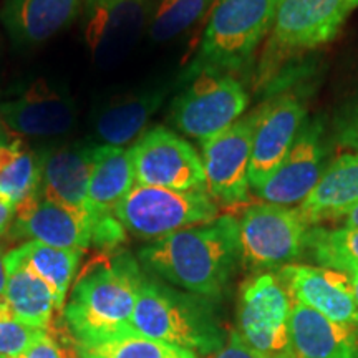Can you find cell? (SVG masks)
Wrapping results in <instances>:
<instances>
[{
	"label": "cell",
	"instance_id": "cell-1",
	"mask_svg": "<svg viewBox=\"0 0 358 358\" xmlns=\"http://www.w3.org/2000/svg\"><path fill=\"white\" fill-rule=\"evenodd\" d=\"M138 257L151 274L185 292L217 297L241 257L239 221L232 216H217L211 222L148 244Z\"/></svg>",
	"mask_w": 358,
	"mask_h": 358
},
{
	"label": "cell",
	"instance_id": "cell-2",
	"mask_svg": "<svg viewBox=\"0 0 358 358\" xmlns=\"http://www.w3.org/2000/svg\"><path fill=\"white\" fill-rule=\"evenodd\" d=\"M143 272L128 254L85 274L65 307V320L77 345L131 332Z\"/></svg>",
	"mask_w": 358,
	"mask_h": 358
},
{
	"label": "cell",
	"instance_id": "cell-3",
	"mask_svg": "<svg viewBox=\"0 0 358 358\" xmlns=\"http://www.w3.org/2000/svg\"><path fill=\"white\" fill-rule=\"evenodd\" d=\"M131 332L209 357L221 350L226 337L209 299L174 290L143 274Z\"/></svg>",
	"mask_w": 358,
	"mask_h": 358
},
{
	"label": "cell",
	"instance_id": "cell-4",
	"mask_svg": "<svg viewBox=\"0 0 358 358\" xmlns=\"http://www.w3.org/2000/svg\"><path fill=\"white\" fill-rule=\"evenodd\" d=\"M277 6L279 0H217L198 55L182 73V80L243 70L274 25Z\"/></svg>",
	"mask_w": 358,
	"mask_h": 358
},
{
	"label": "cell",
	"instance_id": "cell-5",
	"mask_svg": "<svg viewBox=\"0 0 358 358\" xmlns=\"http://www.w3.org/2000/svg\"><path fill=\"white\" fill-rule=\"evenodd\" d=\"M115 216L124 231L141 239L158 241L214 221L219 209L208 192L134 185L127 198L116 206Z\"/></svg>",
	"mask_w": 358,
	"mask_h": 358
},
{
	"label": "cell",
	"instance_id": "cell-6",
	"mask_svg": "<svg viewBox=\"0 0 358 358\" xmlns=\"http://www.w3.org/2000/svg\"><path fill=\"white\" fill-rule=\"evenodd\" d=\"M174 98L171 120L179 131L206 143L243 118L249 96L227 73H201Z\"/></svg>",
	"mask_w": 358,
	"mask_h": 358
},
{
	"label": "cell",
	"instance_id": "cell-7",
	"mask_svg": "<svg viewBox=\"0 0 358 358\" xmlns=\"http://www.w3.org/2000/svg\"><path fill=\"white\" fill-rule=\"evenodd\" d=\"M292 297L271 272L245 282L241 290L237 320L241 337L264 358H295L289 319Z\"/></svg>",
	"mask_w": 358,
	"mask_h": 358
},
{
	"label": "cell",
	"instance_id": "cell-8",
	"mask_svg": "<svg viewBox=\"0 0 358 358\" xmlns=\"http://www.w3.org/2000/svg\"><path fill=\"white\" fill-rule=\"evenodd\" d=\"M308 224L299 209L277 204L250 206L239 221L241 257L257 271L282 268L301 257Z\"/></svg>",
	"mask_w": 358,
	"mask_h": 358
},
{
	"label": "cell",
	"instance_id": "cell-9",
	"mask_svg": "<svg viewBox=\"0 0 358 358\" xmlns=\"http://www.w3.org/2000/svg\"><path fill=\"white\" fill-rule=\"evenodd\" d=\"M153 10V0H83V38L95 65H118L138 43Z\"/></svg>",
	"mask_w": 358,
	"mask_h": 358
},
{
	"label": "cell",
	"instance_id": "cell-10",
	"mask_svg": "<svg viewBox=\"0 0 358 358\" xmlns=\"http://www.w3.org/2000/svg\"><path fill=\"white\" fill-rule=\"evenodd\" d=\"M134 181L141 186L174 191H208L203 159L174 131L156 127L129 148Z\"/></svg>",
	"mask_w": 358,
	"mask_h": 358
},
{
	"label": "cell",
	"instance_id": "cell-11",
	"mask_svg": "<svg viewBox=\"0 0 358 358\" xmlns=\"http://www.w3.org/2000/svg\"><path fill=\"white\" fill-rule=\"evenodd\" d=\"M252 127L254 113L243 116L213 140L203 143L201 159L206 186L217 203L234 206L248 199Z\"/></svg>",
	"mask_w": 358,
	"mask_h": 358
},
{
	"label": "cell",
	"instance_id": "cell-12",
	"mask_svg": "<svg viewBox=\"0 0 358 358\" xmlns=\"http://www.w3.org/2000/svg\"><path fill=\"white\" fill-rule=\"evenodd\" d=\"M77 106L65 88L37 80L0 105V123L25 138H55L69 133Z\"/></svg>",
	"mask_w": 358,
	"mask_h": 358
},
{
	"label": "cell",
	"instance_id": "cell-13",
	"mask_svg": "<svg viewBox=\"0 0 358 358\" xmlns=\"http://www.w3.org/2000/svg\"><path fill=\"white\" fill-rule=\"evenodd\" d=\"M306 120V106L294 95H282L254 111L249 185L259 189L292 148Z\"/></svg>",
	"mask_w": 358,
	"mask_h": 358
},
{
	"label": "cell",
	"instance_id": "cell-14",
	"mask_svg": "<svg viewBox=\"0 0 358 358\" xmlns=\"http://www.w3.org/2000/svg\"><path fill=\"white\" fill-rule=\"evenodd\" d=\"M348 0H279L272 45L280 50H310L330 42L350 13Z\"/></svg>",
	"mask_w": 358,
	"mask_h": 358
},
{
	"label": "cell",
	"instance_id": "cell-15",
	"mask_svg": "<svg viewBox=\"0 0 358 358\" xmlns=\"http://www.w3.org/2000/svg\"><path fill=\"white\" fill-rule=\"evenodd\" d=\"M324 128L319 120L302 127L287 156L282 159L266 182L256 189L268 204H301L313 191L324 173Z\"/></svg>",
	"mask_w": 358,
	"mask_h": 358
},
{
	"label": "cell",
	"instance_id": "cell-16",
	"mask_svg": "<svg viewBox=\"0 0 358 358\" xmlns=\"http://www.w3.org/2000/svg\"><path fill=\"white\" fill-rule=\"evenodd\" d=\"M279 279L294 302L320 312L327 319L358 329V302L345 272L289 264L279 271Z\"/></svg>",
	"mask_w": 358,
	"mask_h": 358
},
{
	"label": "cell",
	"instance_id": "cell-17",
	"mask_svg": "<svg viewBox=\"0 0 358 358\" xmlns=\"http://www.w3.org/2000/svg\"><path fill=\"white\" fill-rule=\"evenodd\" d=\"M96 146L95 143H70L45 150L35 194L90 216L88 185L95 166Z\"/></svg>",
	"mask_w": 358,
	"mask_h": 358
},
{
	"label": "cell",
	"instance_id": "cell-18",
	"mask_svg": "<svg viewBox=\"0 0 358 358\" xmlns=\"http://www.w3.org/2000/svg\"><path fill=\"white\" fill-rule=\"evenodd\" d=\"M10 229L15 237H29L60 249L85 252L92 244V217L37 194L17 208Z\"/></svg>",
	"mask_w": 358,
	"mask_h": 358
},
{
	"label": "cell",
	"instance_id": "cell-19",
	"mask_svg": "<svg viewBox=\"0 0 358 358\" xmlns=\"http://www.w3.org/2000/svg\"><path fill=\"white\" fill-rule=\"evenodd\" d=\"M166 95V87H153L101 101L92 115L95 140L103 146L127 145L143 131Z\"/></svg>",
	"mask_w": 358,
	"mask_h": 358
},
{
	"label": "cell",
	"instance_id": "cell-20",
	"mask_svg": "<svg viewBox=\"0 0 358 358\" xmlns=\"http://www.w3.org/2000/svg\"><path fill=\"white\" fill-rule=\"evenodd\" d=\"M295 358H358L357 327L338 324L294 302L289 319Z\"/></svg>",
	"mask_w": 358,
	"mask_h": 358
},
{
	"label": "cell",
	"instance_id": "cell-21",
	"mask_svg": "<svg viewBox=\"0 0 358 358\" xmlns=\"http://www.w3.org/2000/svg\"><path fill=\"white\" fill-rule=\"evenodd\" d=\"M83 0H6L0 20L19 45H37L55 37L78 19Z\"/></svg>",
	"mask_w": 358,
	"mask_h": 358
},
{
	"label": "cell",
	"instance_id": "cell-22",
	"mask_svg": "<svg viewBox=\"0 0 358 358\" xmlns=\"http://www.w3.org/2000/svg\"><path fill=\"white\" fill-rule=\"evenodd\" d=\"M6 294L3 306L22 324L47 330L58 308L52 289L22 261L19 252L12 249L6 254Z\"/></svg>",
	"mask_w": 358,
	"mask_h": 358
},
{
	"label": "cell",
	"instance_id": "cell-23",
	"mask_svg": "<svg viewBox=\"0 0 358 358\" xmlns=\"http://www.w3.org/2000/svg\"><path fill=\"white\" fill-rule=\"evenodd\" d=\"M358 204V151L338 156L299 204L307 224L338 221L348 209Z\"/></svg>",
	"mask_w": 358,
	"mask_h": 358
},
{
	"label": "cell",
	"instance_id": "cell-24",
	"mask_svg": "<svg viewBox=\"0 0 358 358\" xmlns=\"http://www.w3.org/2000/svg\"><path fill=\"white\" fill-rule=\"evenodd\" d=\"M136 185L133 159L123 146H96L95 166L88 185V213L92 222L115 216V209Z\"/></svg>",
	"mask_w": 358,
	"mask_h": 358
},
{
	"label": "cell",
	"instance_id": "cell-25",
	"mask_svg": "<svg viewBox=\"0 0 358 358\" xmlns=\"http://www.w3.org/2000/svg\"><path fill=\"white\" fill-rule=\"evenodd\" d=\"M43 151H34L22 141L0 145V199L19 206L37 192Z\"/></svg>",
	"mask_w": 358,
	"mask_h": 358
},
{
	"label": "cell",
	"instance_id": "cell-26",
	"mask_svg": "<svg viewBox=\"0 0 358 358\" xmlns=\"http://www.w3.org/2000/svg\"><path fill=\"white\" fill-rule=\"evenodd\" d=\"M22 261L42 279L55 295L58 308H64L66 292L73 280L77 268L82 261L83 250L60 249L38 243L27 241L15 248Z\"/></svg>",
	"mask_w": 358,
	"mask_h": 358
},
{
	"label": "cell",
	"instance_id": "cell-27",
	"mask_svg": "<svg viewBox=\"0 0 358 358\" xmlns=\"http://www.w3.org/2000/svg\"><path fill=\"white\" fill-rule=\"evenodd\" d=\"M80 358H201L186 348L169 345L143 337L134 332H124L92 343H80Z\"/></svg>",
	"mask_w": 358,
	"mask_h": 358
},
{
	"label": "cell",
	"instance_id": "cell-28",
	"mask_svg": "<svg viewBox=\"0 0 358 358\" xmlns=\"http://www.w3.org/2000/svg\"><path fill=\"white\" fill-rule=\"evenodd\" d=\"M306 248L327 268L345 271L347 267H358V229L353 227H313L307 232Z\"/></svg>",
	"mask_w": 358,
	"mask_h": 358
},
{
	"label": "cell",
	"instance_id": "cell-29",
	"mask_svg": "<svg viewBox=\"0 0 358 358\" xmlns=\"http://www.w3.org/2000/svg\"><path fill=\"white\" fill-rule=\"evenodd\" d=\"M216 0H159L150 20V37L168 42L186 32Z\"/></svg>",
	"mask_w": 358,
	"mask_h": 358
},
{
	"label": "cell",
	"instance_id": "cell-30",
	"mask_svg": "<svg viewBox=\"0 0 358 358\" xmlns=\"http://www.w3.org/2000/svg\"><path fill=\"white\" fill-rule=\"evenodd\" d=\"M47 330L22 324L6 307L0 306V357L12 358L29 348Z\"/></svg>",
	"mask_w": 358,
	"mask_h": 358
},
{
	"label": "cell",
	"instance_id": "cell-31",
	"mask_svg": "<svg viewBox=\"0 0 358 358\" xmlns=\"http://www.w3.org/2000/svg\"><path fill=\"white\" fill-rule=\"evenodd\" d=\"M337 140L342 146L358 151V103L338 118Z\"/></svg>",
	"mask_w": 358,
	"mask_h": 358
},
{
	"label": "cell",
	"instance_id": "cell-32",
	"mask_svg": "<svg viewBox=\"0 0 358 358\" xmlns=\"http://www.w3.org/2000/svg\"><path fill=\"white\" fill-rule=\"evenodd\" d=\"M12 358H66V357H65V352L62 350V347L52 338V335L45 332L40 335V337L35 340L29 348H25L24 352Z\"/></svg>",
	"mask_w": 358,
	"mask_h": 358
},
{
	"label": "cell",
	"instance_id": "cell-33",
	"mask_svg": "<svg viewBox=\"0 0 358 358\" xmlns=\"http://www.w3.org/2000/svg\"><path fill=\"white\" fill-rule=\"evenodd\" d=\"M208 358H264L259 355L257 352H254L248 343L244 342L243 337H241L237 330H232L229 334V338L224 343L221 350L213 353Z\"/></svg>",
	"mask_w": 358,
	"mask_h": 358
},
{
	"label": "cell",
	"instance_id": "cell-34",
	"mask_svg": "<svg viewBox=\"0 0 358 358\" xmlns=\"http://www.w3.org/2000/svg\"><path fill=\"white\" fill-rule=\"evenodd\" d=\"M17 208L7 201L0 199V237H2L6 232L10 229L13 219H15Z\"/></svg>",
	"mask_w": 358,
	"mask_h": 358
},
{
	"label": "cell",
	"instance_id": "cell-35",
	"mask_svg": "<svg viewBox=\"0 0 358 358\" xmlns=\"http://www.w3.org/2000/svg\"><path fill=\"white\" fill-rule=\"evenodd\" d=\"M338 221L343 222L342 227H353V229H358V204L348 209Z\"/></svg>",
	"mask_w": 358,
	"mask_h": 358
},
{
	"label": "cell",
	"instance_id": "cell-36",
	"mask_svg": "<svg viewBox=\"0 0 358 358\" xmlns=\"http://www.w3.org/2000/svg\"><path fill=\"white\" fill-rule=\"evenodd\" d=\"M6 280H7V272H6V252L0 248V303L3 302V294H6Z\"/></svg>",
	"mask_w": 358,
	"mask_h": 358
},
{
	"label": "cell",
	"instance_id": "cell-37",
	"mask_svg": "<svg viewBox=\"0 0 358 358\" xmlns=\"http://www.w3.org/2000/svg\"><path fill=\"white\" fill-rule=\"evenodd\" d=\"M342 272H345L347 274V277H348V280H350V285H352V292H353V295H355V299H357V302H358V267H347L345 271H342Z\"/></svg>",
	"mask_w": 358,
	"mask_h": 358
},
{
	"label": "cell",
	"instance_id": "cell-38",
	"mask_svg": "<svg viewBox=\"0 0 358 358\" xmlns=\"http://www.w3.org/2000/svg\"><path fill=\"white\" fill-rule=\"evenodd\" d=\"M348 2H350V7H352V10L355 7H358V0H348Z\"/></svg>",
	"mask_w": 358,
	"mask_h": 358
},
{
	"label": "cell",
	"instance_id": "cell-39",
	"mask_svg": "<svg viewBox=\"0 0 358 358\" xmlns=\"http://www.w3.org/2000/svg\"><path fill=\"white\" fill-rule=\"evenodd\" d=\"M6 141H7L6 136H3L2 131H0V145H3V143H6Z\"/></svg>",
	"mask_w": 358,
	"mask_h": 358
},
{
	"label": "cell",
	"instance_id": "cell-40",
	"mask_svg": "<svg viewBox=\"0 0 358 358\" xmlns=\"http://www.w3.org/2000/svg\"><path fill=\"white\" fill-rule=\"evenodd\" d=\"M0 358H2V357H0Z\"/></svg>",
	"mask_w": 358,
	"mask_h": 358
}]
</instances>
